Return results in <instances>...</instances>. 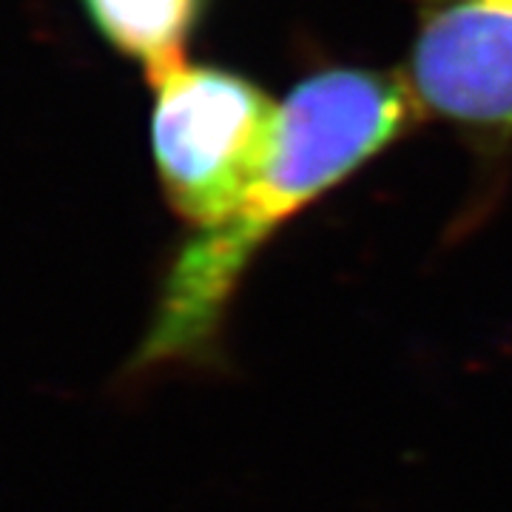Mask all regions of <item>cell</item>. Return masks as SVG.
Returning a JSON list of instances; mask_svg holds the SVG:
<instances>
[{
    "instance_id": "cell-3",
    "label": "cell",
    "mask_w": 512,
    "mask_h": 512,
    "mask_svg": "<svg viewBox=\"0 0 512 512\" xmlns=\"http://www.w3.org/2000/svg\"><path fill=\"white\" fill-rule=\"evenodd\" d=\"M413 92L456 123L510 128L512 0L441 3L413 49Z\"/></svg>"
},
{
    "instance_id": "cell-4",
    "label": "cell",
    "mask_w": 512,
    "mask_h": 512,
    "mask_svg": "<svg viewBox=\"0 0 512 512\" xmlns=\"http://www.w3.org/2000/svg\"><path fill=\"white\" fill-rule=\"evenodd\" d=\"M97 29L146 63L148 72L183 57V43L200 0H86Z\"/></svg>"
},
{
    "instance_id": "cell-1",
    "label": "cell",
    "mask_w": 512,
    "mask_h": 512,
    "mask_svg": "<svg viewBox=\"0 0 512 512\" xmlns=\"http://www.w3.org/2000/svg\"><path fill=\"white\" fill-rule=\"evenodd\" d=\"M413 114L399 80L333 69L299 83L282 103L279 134L237 205L183 245L128 373L211 367L225 313L259 248L308 202L342 183L399 137Z\"/></svg>"
},
{
    "instance_id": "cell-2",
    "label": "cell",
    "mask_w": 512,
    "mask_h": 512,
    "mask_svg": "<svg viewBox=\"0 0 512 512\" xmlns=\"http://www.w3.org/2000/svg\"><path fill=\"white\" fill-rule=\"evenodd\" d=\"M154 83V157L171 208L211 228L237 205L268 160L282 106L237 74L188 66L183 57L148 72Z\"/></svg>"
}]
</instances>
